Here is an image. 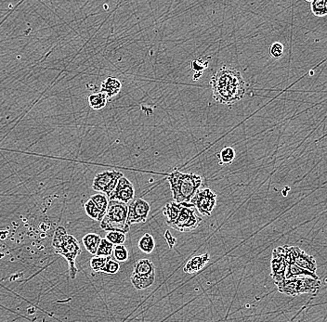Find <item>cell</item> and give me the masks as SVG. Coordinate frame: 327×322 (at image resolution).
Listing matches in <instances>:
<instances>
[{"label": "cell", "instance_id": "6da1fadb", "mask_svg": "<svg viewBox=\"0 0 327 322\" xmlns=\"http://www.w3.org/2000/svg\"><path fill=\"white\" fill-rule=\"evenodd\" d=\"M213 97L219 104L231 105L244 97L248 84L241 73L229 66H222L210 81Z\"/></svg>", "mask_w": 327, "mask_h": 322}, {"label": "cell", "instance_id": "7a4b0ae2", "mask_svg": "<svg viewBox=\"0 0 327 322\" xmlns=\"http://www.w3.org/2000/svg\"><path fill=\"white\" fill-rule=\"evenodd\" d=\"M163 213L167 224L181 232L194 231L203 221L195 213V207L191 202L170 201L164 207Z\"/></svg>", "mask_w": 327, "mask_h": 322}, {"label": "cell", "instance_id": "3957f363", "mask_svg": "<svg viewBox=\"0 0 327 322\" xmlns=\"http://www.w3.org/2000/svg\"><path fill=\"white\" fill-rule=\"evenodd\" d=\"M174 201L191 202L195 193L200 189L203 177L193 173L174 170L168 176Z\"/></svg>", "mask_w": 327, "mask_h": 322}, {"label": "cell", "instance_id": "277c9868", "mask_svg": "<svg viewBox=\"0 0 327 322\" xmlns=\"http://www.w3.org/2000/svg\"><path fill=\"white\" fill-rule=\"evenodd\" d=\"M52 247L54 248L55 254L61 255L66 259L70 277L74 280L78 272L75 261L81 253V247L76 238L67 234L66 230L63 227H58L52 238Z\"/></svg>", "mask_w": 327, "mask_h": 322}, {"label": "cell", "instance_id": "5b68a950", "mask_svg": "<svg viewBox=\"0 0 327 322\" xmlns=\"http://www.w3.org/2000/svg\"><path fill=\"white\" fill-rule=\"evenodd\" d=\"M127 211L128 204L109 201L106 213L101 222V228L103 231H120L126 234L130 228L127 225Z\"/></svg>", "mask_w": 327, "mask_h": 322}, {"label": "cell", "instance_id": "8992f818", "mask_svg": "<svg viewBox=\"0 0 327 322\" xmlns=\"http://www.w3.org/2000/svg\"><path fill=\"white\" fill-rule=\"evenodd\" d=\"M277 289L281 293L288 296H297L303 293L316 294L321 289V281L310 277H297L277 284Z\"/></svg>", "mask_w": 327, "mask_h": 322}, {"label": "cell", "instance_id": "52a82bcc", "mask_svg": "<svg viewBox=\"0 0 327 322\" xmlns=\"http://www.w3.org/2000/svg\"><path fill=\"white\" fill-rule=\"evenodd\" d=\"M131 283L136 290H145L155 281V268L149 259H140L134 265Z\"/></svg>", "mask_w": 327, "mask_h": 322}, {"label": "cell", "instance_id": "ba28073f", "mask_svg": "<svg viewBox=\"0 0 327 322\" xmlns=\"http://www.w3.org/2000/svg\"><path fill=\"white\" fill-rule=\"evenodd\" d=\"M124 175L116 170L103 171L97 174L92 182V188L99 193L106 195L107 198L114 191L119 179Z\"/></svg>", "mask_w": 327, "mask_h": 322}, {"label": "cell", "instance_id": "9c48e42d", "mask_svg": "<svg viewBox=\"0 0 327 322\" xmlns=\"http://www.w3.org/2000/svg\"><path fill=\"white\" fill-rule=\"evenodd\" d=\"M195 209L206 217H210L217 204V194L210 188H200L191 201Z\"/></svg>", "mask_w": 327, "mask_h": 322}, {"label": "cell", "instance_id": "30bf717a", "mask_svg": "<svg viewBox=\"0 0 327 322\" xmlns=\"http://www.w3.org/2000/svg\"><path fill=\"white\" fill-rule=\"evenodd\" d=\"M151 206L148 201L143 199H134L128 204L127 211V225L130 227L134 224L145 223L150 213Z\"/></svg>", "mask_w": 327, "mask_h": 322}, {"label": "cell", "instance_id": "8fae6325", "mask_svg": "<svg viewBox=\"0 0 327 322\" xmlns=\"http://www.w3.org/2000/svg\"><path fill=\"white\" fill-rule=\"evenodd\" d=\"M135 199V188L133 184L126 176H122L117 183L114 191L111 193L108 200L117 201L129 204Z\"/></svg>", "mask_w": 327, "mask_h": 322}, {"label": "cell", "instance_id": "7c38bea8", "mask_svg": "<svg viewBox=\"0 0 327 322\" xmlns=\"http://www.w3.org/2000/svg\"><path fill=\"white\" fill-rule=\"evenodd\" d=\"M287 266L288 265L285 261L283 246H280L273 250L272 261H271V268H272L271 276L276 285L285 280Z\"/></svg>", "mask_w": 327, "mask_h": 322}, {"label": "cell", "instance_id": "4fadbf2b", "mask_svg": "<svg viewBox=\"0 0 327 322\" xmlns=\"http://www.w3.org/2000/svg\"><path fill=\"white\" fill-rule=\"evenodd\" d=\"M209 260H210V256L208 253L194 256L186 263V265L183 268V271L187 274L196 273L205 268Z\"/></svg>", "mask_w": 327, "mask_h": 322}, {"label": "cell", "instance_id": "5bb4252c", "mask_svg": "<svg viewBox=\"0 0 327 322\" xmlns=\"http://www.w3.org/2000/svg\"><path fill=\"white\" fill-rule=\"evenodd\" d=\"M122 83L120 80L115 77H107L103 81L101 85V92L105 94L108 98L115 97L119 92L121 91Z\"/></svg>", "mask_w": 327, "mask_h": 322}, {"label": "cell", "instance_id": "9a60e30c", "mask_svg": "<svg viewBox=\"0 0 327 322\" xmlns=\"http://www.w3.org/2000/svg\"><path fill=\"white\" fill-rule=\"evenodd\" d=\"M295 264L298 266L299 268L306 269V270H308L311 273L316 274L317 264H316L314 257L312 255H308L303 250L300 251Z\"/></svg>", "mask_w": 327, "mask_h": 322}, {"label": "cell", "instance_id": "2e32d148", "mask_svg": "<svg viewBox=\"0 0 327 322\" xmlns=\"http://www.w3.org/2000/svg\"><path fill=\"white\" fill-rule=\"evenodd\" d=\"M102 239L103 238L101 237L99 234L89 233L83 237L82 241H83V244L85 246L86 250L91 255H96Z\"/></svg>", "mask_w": 327, "mask_h": 322}, {"label": "cell", "instance_id": "e0dca14e", "mask_svg": "<svg viewBox=\"0 0 327 322\" xmlns=\"http://www.w3.org/2000/svg\"><path fill=\"white\" fill-rule=\"evenodd\" d=\"M297 277H310L318 280V276L316 274L311 273L306 269L299 268L296 264H292L287 266L286 269V274H285V280L292 279V278H297Z\"/></svg>", "mask_w": 327, "mask_h": 322}, {"label": "cell", "instance_id": "ac0fdd59", "mask_svg": "<svg viewBox=\"0 0 327 322\" xmlns=\"http://www.w3.org/2000/svg\"><path fill=\"white\" fill-rule=\"evenodd\" d=\"M88 100H89V105L91 109L94 110V111H100L106 106L107 101H108V97H106V95L102 92H96V93L91 94L88 97Z\"/></svg>", "mask_w": 327, "mask_h": 322}, {"label": "cell", "instance_id": "d6986e66", "mask_svg": "<svg viewBox=\"0 0 327 322\" xmlns=\"http://www.w3.org/2000/svg\"><path fill=\"white\" fill-rule=\"evenodd\" d=\"M139 250L145 254H151L155 247V242L154 239L151 236L150 233H145L138 243Z\"/></svg>", "mask_w": 327, "mask_h": 322}, {"label": "cell", "instance_id": "ffe728a7", "mask_svg": "<svg viewBox=\"0 0 327 322\" xmlns=\"http://www.w3.org/2000/svg\"><path fill=\"white\" fill-rule=\"evenodd\" d=\"M84 209H85L86 213L89 218H91L93 220H96L98 222H102L103 218L101 214V212L99 210L97 205L93 202L91 199H89L88 201L84 203Z\"/></svg>", "mask_w": 327, "mask_h": 322}, {"label": "cell", "instance_id": "44dd1931", "mask_svg": "<svg viewBox=\"0 0 327 322\" xmlns=\"http://www.w3.org/2000/svg\"><path fill=\"white\" fill-rule=\"evenodd\" d=\"M93 202L97 205L102 217L104 218L107 208H108V204H109V200L107 198V196L103 193H97V194L92 195L91 198Z\"/></svg>", "mask_w": 327, "mask_h": 322}, {"label": "cell", "instance_id": "7402d4cb", "mask_svg": "<svg viewBox=\"0 0 327 322\" xmlns=\"http://www.w3.org/2000/svg\"><path fill=\"white\" fill-rule=\"evenodd\" d=\"M219 159V164L220 165H227L230 164L234 161L235 159V151L232 147H225L221 152L218 154Z\"/></svg>", "mask_w": 327, "mask_h": 322}, {"label": "cell", "instance_id": "603a6c76", "mask_svg": "<svg viewBox=\"0 0 327 322\" xmlns=\"http://www.w3.org/2000/svg\"><path fill=\"white\" fill-rule=\"evenodd\" d=\"M311 12L316 17H324L327 15V0L309 1Z\"/></svg>", "mask_w": 327, "mask_h": 322}, {"label": "cell", "instance_id": "cb8c5ba5", "mask_svg": "<svg viewBox=\"0 0 327 322\" xmlns=\"http://www.w3.org/2000/svg\"><path fill=\"white\" fill-rule=\"evenodd\" d=\"M283 250H284V255L287 265L295 264L297 256L301 251V249L297 246H287V245L283 246Z\"/></svg>", "mask_w": 327, "mask_h": 322}, {"label": "cell", "instance_id": "d4e9b609", "mask_svg": "<svg viewBox=\"0 0 327 322\" xmlns=\"http://www.w3.org/2000/svg\"><path fill=\"white\" fill-rule=\"evenodd\" d=\"M207 66H208V60L204 61L200 58V59L194 60V61H192L191 62V68L194 72V79H198L202 75V73L207 68Z\"/></svg>", "mask_w": 327, "mask_h": 322}, {"label": "cell", "instance_id": "484cf974", "mask_svg": "<svg viewBox=\"0 0 327 322\" xmlns=\"http://www.w3.org/2000/svg\"><path fill=\"white\" fill-rule=\"evenodd\" d=\"M114 252V244L110 243L105 238L102 239L101 243L98 248L97 256H103V257H111Z\"/></svg>", "mask_w": 327, "mask_h": 322}, {"label": "cell", "instance_id": "4316f807", "mask_svg": "<svg viewBox=\"0 0 327 322\" xmlns=\"http://www.w3.org/2000/svg\"><path fill=\"white\" fill-rule=\"evenodd\" d=\"M105 239L114 245H122L126 242V234L120 231H108Z\"/></svg>", "mask_w": 327, "mask_h": 322}, {"label": "cell", "instance_id": "83f0119b", "mask_svg": "<svg viewBox=\"0 0 327 322\" xmlns=\"http://www.w3.org/2000/svg\"><path fill=\"white\" fill-rule=\"evenodd\" d=\"M111 257H103V256H97L95 255L91 259V268L95 272H102L103 268L105 267L106 263L109 260Z\"/></svg>", "mask_w": 327, "mask_h": 322}, {"label": "cell", "instance_id": "f1b7e54d", "mask_svg": "<svg viewBox=\"0 0 327 322\" xmlns=\"http://www.w3.org/2000/svg\"><path fill=\"white\" fill-rule=\"evenodd\" d=\"M114 257L117 262H126L128 259V251L124 244L116 245L114 248Z\"/></svg>", "mask_w": 327, "mask_h": 322}, {"label": "cell", "instance_id": "f546056e", "mask_svg": "<svg viewBox=\"0 0 327 322\" xmlns=\"http://www.w3.org/2000/svg\"><path fill=\"white\" fill-rule=\"evenodd\" d=\"M119 269H120L119 262L114 260L113 258H110L109 260L106 263L105 267L103 268L102 272L107 274V275H115L119 271Z\"/></svg>", "mask_w": 327, "mask_h": 322}, {"label": "cell", "instance_id": "4dcf8cb0", "mask_svg": "<svg viewBox=\"0 0 327 322\" xmlns=\"http://www.w3.org/2000/svg\"><path fill=\"white\" fill-rule=\"evenodd\" d=\"M284 45L282 43L274 42L270 47V55L273 59H280L284 55Z\"/></svg>", "mask_w": 327, "mask_h": 322}, {"label": "cell", "instance_id": "1f68e13d", "mask_svg": "<svg viewBox=\"0 0 327 322\" xmlns=\"http://www.w3.org/2000/svg\"><path fill=\"white\" fill-rule=\"evenodd\" d=\"M165 238H166L167 242H168L169 245H170V248H173V246H174L175 243H176V240H175V238L173 237V236L171 235V233H170V231H167V232L165 233Z\"/></svg>", "mask_w": 327, "mask_h": 322}]
</instances>
